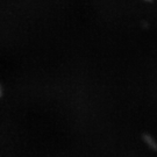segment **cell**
Returning <instances> with one entry per match:
<instances>
[{
  "label": "cell",
  "mask_w": 157,
  "mask_h": 157,
  "mask_svg": "<svg viewBox=\"0 0 157 157\" xmlns=\"http://www.w3.org/2000/svg\"><path fill=\"white\" fill-rule=\"evenodd\" d=\"M142 140H143L144 144H146L150 150H152V151H157V140L152 136L151 134H148V133L143 134L142 135Z\"/></svg>",
  "instance_id": "obj_1"
},
{
  "label": "cell",
  "mask_w": 157,
  "mask_h": 157,
  "mask_svg": "<svg viewBox=\"0 0 157 157\" xmlns=\"http://www.w3.org/2000/svg\"><path fill=\"white\" fill-rule=\"evenodd\" d=\"M2 95V87H1V85H0V97Z\"/></svg>",
  "instance_id": "obj_2"
}]
</instances>
